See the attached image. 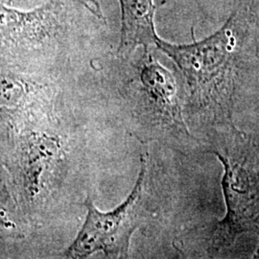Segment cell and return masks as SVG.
Listing matches in <instances>:
<instances>
[{
	"label": "cell",
	"instance_id": "6da1fadb",
	"mask_svg": "<svg viewBox=\"0 0 259 259\" xmlns=\"http://www.w3.org/2000/svg\"><path fill=\"white\" fill-rule=\"evenodd\" d=\"M257 28L245 7L235 9L208 37L177 45L159 37L156 47L173 61L192 108L216 131L233 126L232 114L241 75L255 50Z\"/></svg>",
	"mask_w": 259,
	"mask_h": 259
},
{
	"label": "cell",
	"instance_id": "7a4b0ae2",
	"mask_svg": "<svg viewBox=\"0 0 259 259\" xmlns=\"http://www.w3.org/2000/svg\"><path fill=\"white\" fill-rule=\"evenodd\" d=\"M219 132L208 153L224 167L226 214L206 232L205 250L216 255L247 232H259V138L234 125Z\"/></svg>",
	"mask_w": 259,
	"mask_h": 259
},
{
	"label": "cell",
	"instance_id": "3957f363",
	"mask_svg": "<svg viewBox=\"0 0 259 259\" xmlns=\"http://www.w3.org/2000/svg\"><path fill=\"white\" fill-rule=\"evenodd\" d=\"M101 22L72 0H46L29 10L0 2V58L13 62L29 53L52 51Z\"/></svg>",
	"mask_w": 259,
	"mask_h": 259
},
{
	"label": "cell",
	"instance_id": "277c9868",
	"mask_svg": "<svg viewBox=\"0 0 259 259\" xmlns=\"http://www.w3.org/2000/svg\"><path fill=\"white\" fill-rule=\"evenodd\" d=\"M147 161L141 157L138 181L127 200L111 212H100L88 200V215L81 232L65 252L69 258H83L102 251L114 258L129 256L130 243L135 231L143 222L146 214L145 181Z\"/></svg>",
	"mask_w": 259,
	"mask_h": 259
},
{
	"label": "cell",
	"instance_id": "5b68a950",
	"mask_svg": "<svg viewBox=\"0 0 259 259\" xmlns=\"http://www.w3.org/2000/svg\"><path fill=\"white\" fill-rule=\"evenodd\" d=\"M121 9L120 42L117 55L129 57L139 47H156L157 6L154 0H118Z\"/></svg>",
	"mask_w": 259,
	"mask_h": 259
},
{
	"label": "cell",
	"instance_id": "8992f818",
	"mask_svg": "<svg viewBox=\"0 0 259 259\" xmlns=\"http://www.w3.org/2000/svg\"><path fill=\"white\" fill-rule=\"evenodd\" d=\"M46 0H0L1 3L16 9L29 10L33 9L35 7L39 6L41 3H44ZM74 2L79 3L80 5L83 6L87 10H89L94 17L106 21V18L103 14L102 8L98 0H72Z\"/></svg>",
	"mask_w": 259,
	"mask_h": 259
},
{
	"label": "cell",
	"instance_id": "52a82bcc",
	"mask_svg": "<svg viewBox=\"0 0 259 259\" xmlns=\"http://www.w3.org/2000/svg\"><path fill=\"white\" fill-rule=\"evenodd\" d=\"M245 9L253 25L259 30V0H249Z\"/></svg>",
	"mask_w": 259,
	"mask_h": 259
},
{
	"label": "cell",
	"instance_id": "ba28073f",
	"mask_svg": "<svg viewBox=\"0 0 259 259\" xmlns=\"http://www.w3.org/2000/svg\"><path fill=\"white\" fill-rule=\"evenodd\" d=\"M0 223L3 224V225H5V226H8L7 224H9V221H8V219L6 218L5 214L2 212L1 210H0Z\"/></svg>",
	"mask_w": 259,
	"mask_h": 259
},
{
	"label": "cell",
	"instance_id": "9c48e42d",
	"mask_svg": "<svg viewBox=\"0 0 259 259\" xmlns=\"http://www.w3.org/2000/svg\"><path fill=\"white\" fill-rule=\"evenodd\" d=\"M257 235H258L259 238V232L257 233ZM253 257L254 258H259V240H258V246H257V249L255 250V252H254V255H253Z\"/></svg>",
	"mask_w": 259,
	"mask_h": 259
}]
</instances>
